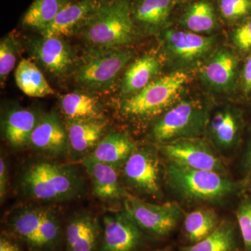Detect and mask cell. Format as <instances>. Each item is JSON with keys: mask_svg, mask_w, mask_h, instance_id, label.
I'll list each match as a JSON object with an SVG mask.
<instances>
[{"mask_svg": "<svg viewBox=\"0 0 251 251\" xmlns=\"http://www.w3.org/2000/svg\"><path fill=\"white\" fill-rule=\"evenodd\" d=\"M17 188L25 199L48 204L80 198L85 192V183L75 165L44 157L28 161L21 168Z\"/></svg>", "mask_w": 251, "mask_h": 251, "instance_id": "6da1fadb", "label": "cell"}, {"mask_svg": "<svg viewBox=\"0 0 251 251\" xmlns=\"http://www.w3.org/2000/svg\"><path fill=\"white\" fill-rule=\"evenodd\" d=\"M164 162L165 183L176 199L185 205H223L247 191L245 179L237 181L229 175Z\"/></svg>", "mask_w": 251, "mask_h": 251, "instance_id": "7a4b0ae2", "label": "cell"}, {"mask_svg": "<svg viewBox=\"0 0 251 251\" xmlns=\"http://www.w3.org/2000/svg\"><path fill=\"white\" fill-rule=\"evenodd\" d=\"M28 251H61L64 223L56 209L46 204L28 202L16 206L3 220V230Z\"/></svg>", "mask_w": 251, "mask_h": 251, "instance_id": "3957f363", "label": "cell"}, {"mask_svg": "<svg viewBox=\"0 0 251 251\" xmlns=\"http://www.w3.org/2000/svg\"><path fill=\"white\" fill-rule=\"evenodd\" d=\"M130 6V0L100 1L77 31L91 45L99 49H117L127 45L138 34Z\"/></svg>", "mask_w": 251, "mask_h": 251, "instance_id": "277c9868", "label": "cell"}, {"mask_svg": "<svg viewBox=\"0 0 251 251\" xmlns=\"http://www.w3.org/2000/svg\"><path fill=\"white\" fill-rule=\"evenodd\" d=\"M189 80L187 73L176 71L151 81L143 90L127 97L122 102V116L137 125L156 121L179 102Z\"/></svg>", "mask_w": 251, "mask_h": 251, "instance_id": "5b68a950", "label": "cell"}, {"mask_svg": "<svg viewBox=\"0 0 251 251\" xmlns=\"http://www.w3.org/2000/svg\"><path fill=\"white\" fill-rule=\"evenodd\" d=\"M158 145H135L121 169L122 183L128 193L142 198L159 200L164 197V166Z\"/></svg>", "mask_w": 251, "mask_h": 251, "instance_id": "8992f818", "label": "cell"}, {"mask_svg": "<svg viewBox=\"0 0 251 251\" xmlns=\"http://www.w3.org/2000/svg\"><path fill=\"white\" fill-rule=\"evenodd\" d=\"M209 111L201 100H181L153 122L150 140L160 145L182 138L204 137Z\"/></svg>", "mask_w": 251, "mask_h": 251, "instance_id": "52a82bcc", "label": "cell"}, {"mask_svg": "<svg viewBox=\"0 0 251 251\" xmlns=\"http://www.w3.org/2000/svg\"><path fill=\"white\" fill-rule=\"evenodd\" d=\"M124 207L144 233L152 239L169 237L184 217V211L178 202H148L128 191Z\"/></svg>", "mask_w": 251, "mask_h": 251, "instance_id": "ba28073f", "label": "cell"}, {"mask_svg": "<svg viewBox=\"0 0 251 251\" xmlns=\"http://www.w3.org/2000/svg\"><path fill=\"white\" fill-rule=\"evenodd\" d=\"M158 148L165 161L191 169L229 175L227 161L204 137L176 140Z\"/></svg>", "mask_w": 251, "mask_h": 251, "instance_id": "9c48e42d", "label": "cell"}, {"mask_svg": "<svg viewBox=\"0 0 251 251\" xmlns=\"http://www.w3.org/2000/svg\"><path fill=\"white\" fill-rule=\"evenodd\" d=\"M133 57V52L129 50L93 51L77 68L76 80L81 85L91 90L107 88L115 82Z\"/></svg>", "mask_w": 251, "mask_h": 251, "instance_id": "30bf717a", "label": "cell"}, {"mask_svg": "<svg viewBox=\"0 0 251 251\" xmlns=\"http://www.w3.org/2000/svg\"><path fill=\"white\" fill-rule=\"evenodd\" d=\"M245 120L240 109L226 105L209 111L204 138L226 161L242 142Z\"/></svg>", "mask_w": 251, "mask_h": 251, "instance_id": "8fae6325", "label": "cell"}, {"mask_svg": "<svg viewBox=\"0 0 251 251\" xmlns=\"http://www.w3.org/2000/svg\"><path fill=\"white\" fill-rule=\"evenodd\" d=\"M161 44L168 57L181 65L194 64L206 58L214 49L215 38L190 31L165 29Z\"/></svg>", "mask_w": 251, "mask_h": 251, "instance_id": "7c38bea8", "label": "cell"}, {"mask_svg": "<svg viewBox=\"0 0 251 251\" xmlns=\"http://www.w3.org/2000/svg\"><path fill=\"white\" fill-rule=\"evenodd\" d=\"M148 237L125 207L105 214L99 251H136Z\"/></svg>", "mask_w": 251, "mask_h": 251, "instance_id": "4fadbf2b", "label": "cell"}, {"mask_svg": "<svg viewBox=\"0 0 251 251\" xmlns=\"http://www.w3.org/2000/svg\"><path fill=\"white\" fill-rule=\"evenodd\" d=\"M103 236V224L89 211L72 214L64 224V251H99Z\"/></svg>", "mask_w": 251, "mask_h": 251, "instance_id": "5bb4252c", "label": "cell"}, {"mask_svg": "<svg viewBox=\"0 0 251 251\" xmlns=\"http://www.w3.org/2000/svg\"><path fill=\"white\" fill-rule=\"evenodd\" d=\"M28 146L46 158H58L67 154V129L57 112L42 115Z\"/></svg>", "mask_w": 251, "mask_h": 251, "instance_id": "9a60e30c", "label": "cell"}, {"mask_svg": "<svg viewBox=\"0 0 251 251\" xmlns=\"http://www.w3.org/2000/svg\"><path fill=\"white\" fill-rule=\"evenodd\" d=\"M67 123V154L72 160H82L89 156L103 139L108 126L104 118Z\"/></svg>", "mask_w": 251, "mask_h": 251, "instance_id": "2e32d148", "label": "cell"}, {"mask_svg": "<svg viewBox=\"0 0 251 251\" xmlns=\"http://www.w3.org/2000/svg\"><path fill=\"white\" fill-rule=\"evenodd\" d=\"M81 163L90 176L96 197L109 203L124 201L127 191L119 178V170L89 156L81 160Z\"/></svg>", "mask_w": 251, "mask_h": 251, "instance_id": "e0dca14e", "label": "cell"}, {"mask_svg": "<svg viewBox=\"0 0 251 251\" xmlns=\"http://www.w3.org/2000/svg\"><path fill=\"white\" fill-rule=\"evenodd\" d=\"M239 59L232 51L220 49L216 51L201 69V77L204 83L220 92L234 88L237 78Z\"/></svg>", "mask_w": 251, "mask_h": 251, "instance_id": "ac0fdd59", "label": "cell"}, {"mask_svg": "<svg viewBox=\"0 0 251 251\" xmlns=\"http://www.w3.org/2000/svg\"><path fill=\"white\" fill-rule=\"evenodd\" d=\"M176 4L175 0H133L132 20L137 29L147 33L164 30Z\"/></svg>", "mask_w": 251, "mask_h": 251, "instance_id": "d6986e66", "label": "cell"}, {"mask_svg": "<svg viewBox=\"0 0 251 251\" xmlns=\"http://www.w3.org/2000/svg\"><path fill=\"white\" fill-rule=\"evenodd\" d=\"M99 4V1L96 0H70L49 27L41 31L43 37H61L77 31L81 24Z\"/></svg>", "mask_w": 251, "mask_h": 251, "instance_id": "ffe728a7", "label": "cell"}, {"mask_svg": "<svg viewBox=\"0 0 251 251\" xmlns=\"http://www.w3.org/2000/svg\"><path fill=\"white\" fill-rule=\"evenodd\" d=\"M34 53L43 67L55 76H64L72 67V50L60 37L38 41L34 44Z\"/></svg>", "mask_w": 251, "mask_h": 251, "instance_id": "44dd1931", "label": "cell"}, {"mask_svg": "<svg viewBox=\"0 0 251 251\" xmlns=\"http://www.w3.org/2000/svg\"><path fill=\"white\" fill-rule=\"evenodd\" d=\"M39 112L31 109L17 108L9 110L3 122L5 140L14 149L28 146L31 135L40 121Z\"/></svg>", "mask_w": 251, "mask_h": 251, "instance_id": "7402d4cb", "label": "cell"}, {"mask_svg": "<svg viewBox=\"0 0 251 251\" xmlns=\"http://www.w3.org/2000/svg\"><path fill=\"white\" fill-rule=\"evenodd\" d=\"M135 145L126 132H112L104 137L89 156L120 171L133 152Z\"/></svg>", "mask_w": 251, "mask_h": 251, "instance_id": "603a6c76", "label": "cell"}, {"mask_svg": "<svg viewBox=\"0 0 251 251\" xmlns=\"http://www.w3.org/2000/svg\"><path fill=\"white\" fill-rule=\"evenodd\" d=\"M212 206H199L184 213L182 235L188 245L201 242L212 233L221 221Z\"/></svg>", "mask_w": 251, "mask_h": 251, "instance_id": "cb8c5ba5", "label": "cell"}, {"mask_svg": "<svg viewBox=\"0 0 251 251\" xmlns=\"http://www.w3.org/2000/svg\"><path fill=\"white\" fill-rule=\"evenodd\" d=\"M161 69V62L155 54H145L137 59L126 70L122 81V94L129 97L143 90L153 80Z\"/></svg>", "mask_w": 251, "mask_h": 251, "instance_id": "d4e9b609", "label": "cell"}, {"mask_svg": "<svg viewBox=\"0 0 251 251\" xmlns=\"http://www.w3.org/2000/svg\"><path fill=\"white\" fill-rule=\"evenodd\" d=\"M237 227L232 220L222 219L212 233L196 244L180 248L179 251H240Z\"/></svg>", "mask_w": 251, "mask_h": 251, "instance_id": "484cf974", "label": "cell"}, {"mask_svg": "<svg viewBox=\"0 0 251 251\" xmlns=\"http://www.w3.org/2000/svg\"><path fill=\"white\" fill-rule=\"evenodd\" d=\"M179 22L188 31L209 34L218 26L215 7L210 0H196L186 8Z\"/></svg>", "mask_w": 251, "mask_h": 251, "instance_id": "4316f807", "label": "cell"}, {"mask_svg": "<svg viewBox=\"0 0 251 251\" xmlns=\"http://www.w3.org/2000/svg\"><path fill=\"white\" fill-rule=\"evenodd\" d=\"M16 85L28 97L42 98L54 94L44 74L34 63L23 59L15 72Z\"/></svg>", "mask_w": 251, "mask_h": 251, "instance_id": "83f0119b", "label": "cell"}, {"mask_svg": "<svg viewBox=\"0 0 251 251\" xmlns=\"http://www.w3.org/2000/svg\"><path fill=\"white\" fill-rule=\"evenodd\" d=\"M60 106L67 122L104 118L98 100L87 94H66L61 99Z\"/></svg>", "mask_w": 251, "mask_h": 251, "instance_id": "f1b7e54d", "label": "cell"}, {"mask_svg": "<svg viewBox=\"0 0 251 251\" xmlns=\"http://www.w3.org/2000/svg\"><path fill=\"white\" fill-rule=\"evenodd\" d=\"M70 0H34L22 19L25 27L44 31Z\"/></svg>", "mask_w": 251, "mask_h": 251, "instance_id": "f546056e", "label": "cell"}, {"mask_svg": "<svg viewBox=\"0 0 251 251\" xmlns=\"http://www.w3.org/2000/svg\"><path fill=\"white\" fill-rule=\"evenodd\" d=\"M247 192L240 196L235 215L244 251H251V193Z\"/></svg>", "mask_w": 251, "mask_h": 251, "instance_id": "4dcf8cb0", "label": "cell"}, {"mask_svg": "<svg viewBox=\"0 0 251 251\" xmlns=\"http://www.w3.org/2000/svg\"><path fill=\"white\" fill-rule=\"evenodd\" d=\"M221 17L229 24H238L251 17V0H217Z\"/></svg>", "mask_w": 251, "mask_h": 251, "instance_id": "1f68e13d", "label": "cell"}, {"mask_svg": "<svg viewBox=\"0 0 251 251\" xmlns=\"http://www.w3.org/2000/svg\"><path fill=\"white\" fill-rule=\"evenodd\" d=\"M18 47L16 41L11 36L4 38L0 43V79L2 84L8 75L12 72L16 62Z\"/></svg>", "mask_w": 251, "mask_h": 251, "instance_id": "d6a6232c", "label": "cell"}, {"mask_svg": "<svg viewBox=\"0 0 251 251\" xmlns=\"http://www.w3.org/2000/svg\"><path fill=\"white\" fill-rule=\"evenodd\" d=\"M231 39L239 51L251 54V17L237 24L231 34Z\"/></svg>", "mask_w": 251, "mask_h": 251, "instance_id": "836d02e7", "label": "cell"}, {"mask_svg": "<svg viewBox=\"0 0 251 251\" xmlns=\"http://www.w3.org/2000/svg\"><path fill=\"white\" fill-rule=\"evenodd\" d=\"M0 251H23V245L9 234L1 232Z\"/></svg>", "mask_w": 251, "mask_h": 251, "instance_id": "e575fe53", "label": "cell"}, {"mask_svg": "<svg viewBox=\"0 0 251 251\" xmlns=\"http://www.w3.org/2000/svg\"><path fill=\"white\" fill-rule=\"evenodd\" d=\"M8 185V171L4 156L0 157V200L2 202L6 197Z\"/></svg>", "mask_w": 251, "mask_h": 251, "instance_id": "d590c367", "label": "cell"}, {"mask_svg": "<svg viewBox=\"0 0 251 251\" xmlns=\"http://www.w3.org/2000/svg\"><path fill=\"white\" fill-rule=\"evenodd\" d=\"M241 80L244 92L247 94H251V54L244 63L241 74Z\"/></svg>", "mask_w": 251, "mask_h": 251, "instance_id": "8d00e7d4", "label": "cell"}, {"mask_svg": "<svg viewBox=\"0 0 251 251\" xmlns=\"http://www.w3.org/2000/svg\"><path fill=\"white\" fill-rule=\"evenodd\" d=\"M241 166L242 171L247 176L248 173L251 171V130L250 137L248 140L247 147L241 160Z\"/></svg>", "mask_w": 251, "mask_h": 251, "instance_id": "74e56055", "label": "cell"}, {"mask_svg": "<svg viewBox=\"0 0 251 251\" xmlns=\"http://www.w3.org/2000/svg\"><path fill=\"white\" fill-rule=\"evenodd\" d=\"M246 181H247V191L251 193V171L249 172L245 177Z\"/></svg>", "mask_w": 251, "mask_h": 251, "instance_id": "f35d334b", "label": "cell"}, {"mask_svg": "<svg viewBox=\"0 0 251 251\" xmlns=\"http://www.w3.org/2000/svg\"><path fill=\"white\" fill-rule=\"evenodd\" d=\"M148 251H172V247L168 246V247L161 248V249H153V250Z\"/></svg>", "mask_w": 251, "mask_h": 251, "instance_id": "ab89813d", "label": "cell"}, {"mask_svg": "<svg viewBox=\"0 0 251 251\" xmlns=\"http://www.w3.org/2000/svg\"><path fill=\"white\" fill-rule=\"evenodd\" d=\"M193 1V0H175V1H176V3L187 2V1Z\"/></svg>", "mask_w": 251, "mask_h": 251, "instance_id": "60d3db41", "label": "cell"}, {"mask_svg": "<svg viewBox=\"0 0 251 251\" xmlns=\"http://www.w3.org/2000/svg\"><path fill=\"white\" fill-rule=\"evenodd\" d=\"M96 1H98L100 2V1H104V0H96Z\"/></svg>", "mask_w": 251, "mask_h": 251, "instance_id": "b9f144b4", "label": "cell"}, {"mask_svg": "<svg viewBox=\"0 0 251 251\" xmlns=\"http://www.w3.org/2000/svg\"><path fill=\"white\" fill-rule=\"evenodd\" d=\"M250 112H251V109H250Z\"/></svg>", "mask_w": 251, "mask_h": 251, "instance_id": "7bdbcfd3", "label": "cell"}, {"mask_svg": "<svg viewBox=\"0 0 251 251\" xmlns=\"http://www.w3.org/2000/svg\"><path fill=\"white\" fill-rule=\"evenodd\" d=\"M130 1H133V0H130Z\"/></svg>", "mask_w": 251, "mask_h": 251, "instance_id": "ee69618b", "label": "cell"}]
</instances>
